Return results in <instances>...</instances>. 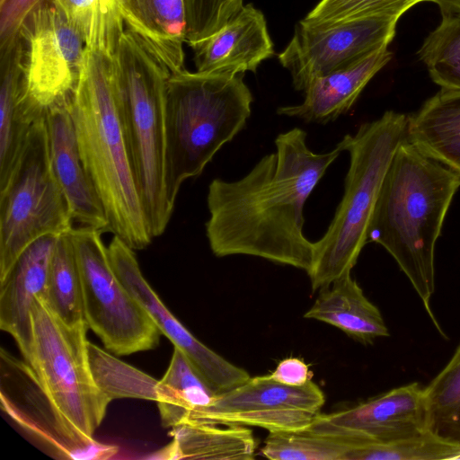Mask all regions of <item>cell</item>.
<instances>
[{"instance_id":"d590c367","label":"cell","mask_w":460,"mask_h":460,"mask_svg":"<svg viewBox=\"0 0 460 460\" xmlns=\"http://www.w3.org/2000/svg\"><path fill=\"white\" fill-rule=\"evenodd\" d=\"M270 376L281 384L301 386L311 380L308 366L300 358H287L281 360Z\"/></svg>"},{"instance_id":"4316f807","label":"cell","mask_w":460,"mask_h":460,"mask_svg":"<svg viewBox=\"0 0 460 460\" xmlns=\"http://www.w3.org/2000/svg\"><path fill=\"white\" fill-rule=\"evenodd\" d=\"M428 429L460 443V344L447 366L424 387Z\"/></svg>"},{"instance_id":"7a4b0ae2","label":"cell","mask_w":460,"mask_h":460,"mask_svg":"<svg viewBox=\"0 0 460 460\" xmlns=\"http://www.w3.org/2000/svg\"><path fill=\"white\" fill-rule=\"evenodd\" d=\"M460 175L425 155L407 138L383 181L367 228V242L383 246L407 276L432 318L437 240Z\"/></svg>"},{"instance_id":"2e32d148","label":"cell","mask_w":460,"mask_h":460,"mask_svg":"<svg viewBox=\"0 0 460 460\" xmlns=\"http://www.w3.org/2000/svg\"><path fill=\"white\" fill-rule=\"evenodd\" d=\"M58 235L48 234L31 243L0 279V328L15 341L24 360L32 355L31 308L44 297Z\"/></svg>"},{"instance_id":"f1b7e54d","label":"cell","mask_w":460,"mask_h":460,"mask_svg":"<svg viewBox=\"0 0 460 460\" xmlns=\"http://www.w3.org/2000/svg\"><path fill=\"white\" fill-rule=\"evenodd\" d=\"M418 55L440 89L460 92V14H442Z\"/></svg>"},{"instance_id":"1f68e13d","label":"cell","mask_w":460,"mask_h":460,"mask_svg":"<svg viewBox=\"0 0 460 460\" xmlns=\"http://www.w3.org/2000/svg\"><path fill=\"white\" fill-rule=\"evenodd\" d=\"M349 447L306 428L270 432L261 452L272 460H342Z\"/></svg>"},{"instance_id":"d4e9b609","label":"cell","mask_w":460,"mask_h":460,"mask_svg":"<svg viewBox=\"0 0 460 460\" xmlns=\"http://www.w3.org/2000/svg\"><path fill=\"white\" fill-rule=\"evenodd\" d=\"M156 393L161 422L165 428L186 422L218 395L176 347L165 374L158 381Z\"/></svg>"},{"instance_id":"3957f363","label":"cell","mask_w":460,"mask_h":460,"mask_svg":"<svg viewBox=\"0 0 460 460\" xmlns=\"http://www.w3.org/2000/svg\"><path fill=\"white\" fill-rule=\"evenodd\" d=\"M113 56L97 48L85 47L69 110L83 163L106 213L108 232L133 250H142L154 237L130 163Z\"/></svg>"},{"instance_id":"74e56055","label":"cell","mask_w":460,"mask_h":460,"mask_svg":"<svg viewBox=\"0 0 460 460\" xmlns=\"http://www.w3.org/2000/svg\"><path fill=\"white\" fill-rule=\"evenodd\" d=\"M4 0H0V4L3 3Z\"/></svg>"},{"instance_id":"e0dca14e","label":"cell","mask_w":460,"mask_h":460,"mask_svg":"<svg viewBox=\"0 0 460 460\" xmlns=\"http://www.w3.org/2000/svg\"><path fill=\"white\" fill-rule=\"evenodd\" d=\"M69 104L55 105L46 113L52 168L73 220L81 226L108 232L102 202L81 157Z\"/></svg>"},{"instance_id":"ba28073f","label":"cell","mask_w":460,"mask_h":460,"mask_svg":"<svg viewBox=\"0 0 460 460\" xmlns=\"http://www.w3.org/2000/svg\"><path fill=\"white\" fill-rule=\"evenodd\" d=\"M33 345L30 366L63 415L93 438L112 401L98 386L91 368L86 323L69 326L43 299L31 308Z\"/></svg>"},{"instance_id":"44dd1931","label":"cell","mask_w":460,"mask_h":460,"mask_svg":"<svg viewBox=\"0 0 460 460\" xmlns=\"http://www.w3.org/2000/svg\"><path fill=\"white\" fill-rule=\"evenodd\" d=\"M125 28L170 73L184 67L187 21L184 0H119Z\"/></svg>"},{"instance_id":"277c9868","label":"cell","mask_w":460,"mask_h":460,"mask_svg":"<svg viewBox=\"0 0 460 460\" xmlns=\"http://www.w3.org/2000/svg\"><path fill=\"white\" fill-rule=\"evenodd\" d=\"M252 94L243 74H170L165 93L166 192L174 207L181 184L200 175L215 155L241 132Z\"/></svg>"},{"instance_id":"f546056e","label":"cell","mask_w":460,"mask_h":460,"mask_svg":"<svg viewBox=\"0 0 460 460\" xmlns=\"http://www.w3.org/2000/svg\"><path fill=\"white\" fill-rule=\"evenodd\" d=\"M460 459V443L446 440L430 431L385 443L351 446L342 460H439Z\"/></svg>"},{"instance_id":"83f0119b","label":"cell","mask_w":460,"mask_h":460,"mask_svg":"<svg viewBox=\"0 0 460 460\" xmlns=\"http://www.w3.org/2000/svg\"><path fill=\"white\" fill-rule=\"evenodd\" d=\"M78 31L86 46L114 55L125 25L119 0H54Z\"/></svg>"},{"instance_id":"5bb4252c","label":"cell","mask_w":460,"mask_h":460,"mask_svg":"<svg viewBox=\"0 0 460 460\" xmlns=\"http://www.w3.org/2000/svg\"><path fill=\"white\" fill-rule=\"evenodd\" d=\"M308 428L351 446L418 436L429 431L424 387L414 382L353 407L329 414L321 413Z\"/></svg>"},{"instance_id":"30bf717a","label":"cell","mask_w":460,"mask_h":460,"mask_svg":"<svg viewBox=\"0 0 460 460\" xmlns=\"http://www.w3.org/2000/svg\"><path fill=\"white\" fill-rule=\"evenodd\" d=\"M28 93L42 111L71 102L85 41L54 0H40L19 31Z\"/></svg>"},{"instance_id":"6da1fadb","label":"cell","mask_w":460,"mask_h":460,"mask_svg":"<svg viewBox=\"0 0 460 460\" xmlns=\"http://www.w3.org/2000/svg\"><path fill=\"white\" fill-rule=\"evenodd\" d=\"M306 137L299 128L280 133L275 152L244 176L210 182L206 235L215 256L250 255L310 270L314 244L303 232L304 208L342 150L314 153Z\"/></svg>"},{"instance_id":"ac0fdd59","label":"cell","mask_w":460,"mask_h":460,"mask_svg":"<svg viewBox=\"0 0 460 460\" xmlns=\"http://www.w3.org/2000/svg\"><path fill=\"white\" fill-rule=\"evenodd\" d=\"M190 48L200 73H254L274 54L264 15L252 4L243 5L220 29Z\"/></svg>"},{"instance_id":"d6a6232c","label":"cell","mask_w":460,"mask_h":460,"mask_svg":"<svg viewBox=\"0 0 460 460\" xmlns=\"http://www.w3.org/2000/svg\"><path fill=\"white\" fill-rule=\"evenodd\" d=\"M430 0H321L303 19L311 23H330L351 17L389 13L401 17L415 4Z\"/></svg>"},{"instance_id":"cb8c5ba5","label":"cell","mask_w":460,"mask_h":460,"mask_svg":"<svg viewBox=\"0 0 460 460\" xmlns=\"http://www.w3.org/2000/svg\"><path fill=\"white\" fill-rule=\"evenodd\" d=\"M171 443L155 453L159 459L252 460L256 442L245 426L184 422L172 428Z\"/></svg>"},{"instance_id":"836d02e7","label":"cell","mask_w":460,"mask_h":460,"mask_svg":"<svg viewBox=\"0 0 460 460\" xmlns=\"http://www.w3.org/2000/svg\"><path fill=\"white\" fill-rule=\"evenodd\" d=\"M184 4L190 47L220 29L243 6V0H184Z\"/></svg>"},{"instance_id":"4fadbf2b","label":"cell","mask_w":460,"mask_h":460,"mask_svg":"<svg viewBox=\"0 0 460 460\" xmlns=\"http://www.w3.org/2000/svg\"><path fill=\"white\" fill-rule=\"evenodd\" d=\"M324 402V394L312 380L292 386L270 375L259 376L218 394L186 422L253 426L270 432L301 429L310 427L321 414Z\"/></svg>"},{"instance_id":"8d00e7d4","label":"cell","mask_w":460,"mask_h":460,"mask_svg":"<svg viewBox=\"0 0 460 460\" xmlns=\"http://www.w3.org/2000/svg\"><path fill=\"white\" fill-rule=\"evenodd\" d=\"M440 9L441 14H460V0H430Z\"/></svg>"},{"instance_id":"9a60e30c","label":"cell","mask_w":460,"mask_h":460,"mask_svg":"<svg viewBox=\"0 0 460 460\" xmlns=\"http://www.w3.org/2000/svg\"><path fill=\"white\" fill-rule=\"evenodd\" d=\"M111 267L156 326L189 359L218 394L250 378L249 373L221 357L193 336L164 305L144 278L134 250L114 235L107 247Z\"/></svg>"},{"instance_id":"8992f818","label":"cell","mask_w":460,"mask_h":460,"mask_svg":"<svg viewBox=\"0 0 460 460\" xmlns=\"http://www.w3.org/2000/svg\"><path fill=\"white\" fill-rule=\"evenodd\" d=\"M407 116L394 111L359 126L337 144L349 155L344 193L325 232L314 243L307 272L313 291L350 273L367 243V228L391 161L406 139Z\"/></svg>"},{"instance_id":"e575fe53","label":"cell","mask_w":460,"mask_h":460,"mask_svg":"<svg viewBox=\"0 0 460 460\" xmlns=\"http://www.w3.org/2000/svg\"><path fill=\"white\" fill-rule=\"evenodd\" d=\"M40 0H4L0 4V45L17 36L30 11Z\"/></svg>"},{"instance_id":"5b68a950","label":"cell","mask_w":460,"mask_h":460,"mask_svg":"<svg viewBox=\"0 0 460 460\" xmlns=\"http://www.w3.org/2000/svg\"><path fill=\"white\" fill-rule=\"evenodd\" d=\"M113 63L133 173L151 234L157 237L174 208L166 192L165 93L170 73L127 28Z\"/></svg>"},{"instance_id":"9c48e42d","label":"cell","mask_w":460,"mask_h":460,"mask_svg":"<svg viewBox=\"0 0 460 460\" xmlns=\"http://www.w3.org/2000/svg\"><path fill=\"white\" fill-rule=\"evenodd\" d=\"M70 237L81 277L84 314L106 349L118 356L155 348L162 332L114 272L102 232L73 228Z\"/></svg>"},{"instance_id":"603a6c76","label":"cell","mask_w":460,"mask_h":460,"mask_svg":"<svg viewBox=\"0 0 460 460\" xmlns=\"http://www.w3.org/2000/svg\"><path fill=\"white\" fill-rule=\"evenodd\" d=\"M304 317L335 326L364 344L389 336L379 309L366 297L350 273L321 289Z\"/></svg>"},{"instance_id":"8fae6325","label":"cell","mask_w":460,"mask_h":460,"mask_svg":"<svg viewBox=\"0 0 460 460\" xmlns=\"http://www.w3.org/2000/svg\"><path fill=\"white\" fill-rule=\"evenodd\" d=\"M399 18L373 13L330 23L301 20L279 60L288 70L294 88L304 92L316 77L351 66L389 46Z\"/></svg>"},{"instance_id":"4dcf8cb0","label":"cell","mask_w":460,"mask_h":460,"mask_svg":"<svg viewBox=\"0 0 460 460\" xmlns=\"http://www.w3.org/2000/svg\"><path fill=\"white\" fill-rule=\"evenodd\" d=\"M88 351L95 382L111 400L134 397L156 402L157 380L105 353L90 341Z\"/></svg>"},{"instance_id":"d6986e66","label":"cell","mask_w":460,"mask_h":460,"mask_svg":"<svg viewBox=\"0 0 460 460\" xmlns=\"http://www.w3.org/2000/svg\"><path fill=\"white\" fill-rule=\"evenodd\" d=\"M1 50L0 88V189L7 182L34 123L47 111L31 99L24 73L19 35Z\"/></svg>"},{"instance_id":"7402d4cb","label":"cell","mask_w":460,"mask_h":460,"mask_svg":"<svg viewBox=\"0 0 460 460\" xmlns=\"http://www.w3.org/2000/svg\"><path fill=\"white\" fill-rule=\"evenodd\" d=\"M406 138L460 175V92L440 89L408 116Z\"/></svg>"},{"instance_id":"52a82bcc","label":"cell","mask_w":460,"mask_h":460,"mask_svg":"<svg viewBox=\"0 0 460 460\" xmlns=\"http://www.w3.org/2000/svg\"><path fill=\"white\" fill-rule=\"evenodd\" d=\"M73 217L54 173L46 115L32 126L0 189V279L37 239L71 231Z\"/></svg>"},{"instance_id":"ffe728a7","label":"cell","mask_w":460,"mask_h":460,"mask_svg":"<svg viewBox=\"0 0 460 460\" xmlns=\"http://www.w3.org/2000/svg\"><path fill=\"white\" fill-rule=\"evenodd\" d=\"M393 58L388 46L345 68L314 79L304 91V101L281 106L277 113L305 122L326 124L348 112L374 75Z\"/></svg>"},{"instance_id":"7c38bea8","label":"cell","mask_w":460,"mask_h":460,"mask_svg":"<svg viewBox=\"0 0 460 460\" xmlns=\"http://www.w3.org/2000/svg\"><path fill=\"white\" fill-rule=\"evenodd\" d=\"M2 410L56 458L104 460L118 447L89 438L75 428L51 400L34 369L1 349Z\"/></svg>"},{"instance_id":"484cf974","label":"cell","mask_w":460,"mask_h":460,"mask_svg":"<svg viewBox=\"0 0 460 460\" xmlns=\"http://www.w3.org/2000/svg\"><path fill=\"white\" fill-rule=\"evenodd\" d=\"M69 232L58 235L42 299L63 323L76 326L86 322L81 277Z\"/></svg>"}]
</instances>
